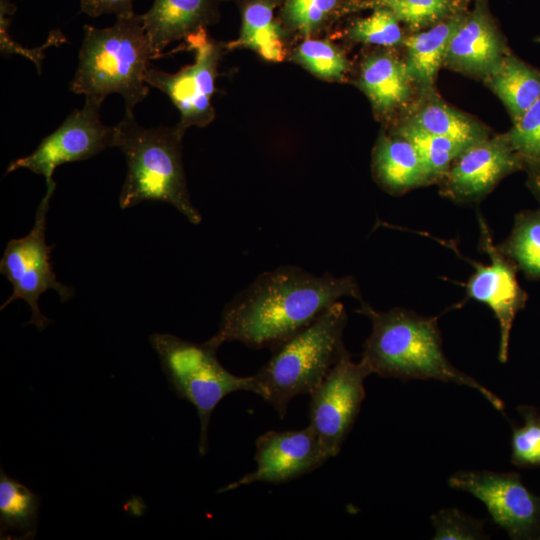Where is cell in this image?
I'll return each instance as SVG.
<instances>
[{
	"label": "cell",
	"instance_id": "277c9868",
	"mask_svg": "<svg viewBox=\"0 0 540 540\" xmlns=\"http://www.w3.org/2000/svg\"><path fill=\"white\" fill-rule=\"evenodd\" d=\"M177 127L145 128L133 111L124 112L115 125V147L124 155L127 173L119 206L127 209L143 201L172 205L192 224L201 214L191 201L182 163V138Z\"/></svg>",
	"mask_w": 540,
	"mask_h": 540
},
{
	"label": "cell",
	"instance_id": "9c48e42d",
	"mask_svg": "<svg viewBox=\"0 0 540 540\" xmlns=\"http://www.w3.org/2000/svg\"><path fill=\"white\" fill-rule=\"evenodd\" d=\"M102 103L85 99L82 108L73 110L51 134L44 137L33 152L10 162L6 174L18 169L42 175L46 187L56 186L53 174L57 167L87 160L115 147V125L101 120Z\"/></svg>",
	"mask_w": 540,
	"mask_h": 540
},
{
	"label": "cell",
	"instance_id": "484cf974",
	"mask_svg": "<svg viewBox=\"0 0 540 540\" xmlns=\"http://www.w3.org/2000/svg\"><path fill=\"white\" fill-rule=\"evenodd\" d=\"M397 134L415 146L431 182L442 178L453 161L468 147L450 138L426 132L412 122L399 128Z\"/></svg>",
	"mask_w": 540,
	"mask_h": 540
},
{
	"label": "cell",
	"instance_id": "ffe728a7",
	"mask_svg": "<svg viewBox=\"0 0 540 540\" xmlns=\"http://www.w3.org/2000/svg\"><path fill=\"white\" fill-rule=\"evenodd\" d=\"M466 15L454 13L429 29L404 38L406 66L413 81L431 87L437 71L444 63L450 40Z\"/></svg>",
	"mask_w": 540,
	"mask_h": 540
},
{
	"label": "cell",
	"instance_id": "7402d4cb",
	"mask_svg": "<svg viewBox=\"0 0 540 540\" xmlns=\"http://www.w3.org/2000/svg\"><path fill=\"white\" fill-rule=\"evenodd\" d=\"M40 497L18 480L0 470V535L1 539L19 535L32 539L37 532Z\"/></svg>",
	"mask_w": 540,
	"mask_h": 540
},
{
	"label": "cell",
	"instance_id": "e575fe53",
	"mask_svg": "<svg viewBox=\"0 0 540 540\" xmlns=\"http://www.w3.org/2000/svg\"><path fill=\"white\" fill-rule=\"evenodd\" d=\"M528 170V185L540 204V163H528L525 165Z\"/></svg>",
	"mask_w": 540,
	"mask_h": 540
},
{
	"label": "cell",
	"instance_id": "44dd1931",
	"mask_svg": "<svg viewBox=\"0 0 540 540\" xmlns=\"http://www.w3.org/2000/svg\"><path fill=\"white\" fill-rule=\"evenodd\" d=\"M488 76L489 85L509 110L513 122L540 98V72L512 54L505 55Z\"/></svg>",
	"mask_w": 540,
	"mask_h": 540
},
{
	"label": "cell",
	"instance_id": "ac0fdd59",
	"mask_svg": "<svg viewBox=\"0 0 540 540\" xmlns=\"http://www.w3.org/2000/svg\"><path fill=\"white\" fill-rule=\"evenodd\" d=\"M236 3L241 11L240 35L226 46L252 49L268 61L284 60L288 31L275 17L280 0H236Z\"/></svg>",
	"mask_w": 540,
	"mask_h": 540
},
{
	"label": "cell",
	"instance_id": "7a4b0ae2",
	"mask_svg": "<svg viewBox=\"0 0 540 540\" xmlns=\"http://www.w3.org/2000/svg\"><path fill=\"white\" fill-rule=\"evenodd\" d=\"M360 304L357 312L368 317L372 324L361 360L372 374L401 380L435 379L467 386L503 412L500 398L458 370L444 355L437 317H423L402 308L377 311L363 300Z\"/></svg>",
	"mask_w": 540,
	"mask_h": 540
},
{
	"label": "cell",
	"instance_id": "ba28073f",
	"mask_svg": "<svg viewBox=\"0 0 540 540\" xmlns=\"http://www.w3.org/2000/svg\"><path fill=\"white\" fill-rule=\"evenodd\" d=\"M185 42L186 49L194 52L192 64L175 73L150 65L145 75L147 84L166 94L178 109L180 120L176 126L183 133L191 126L203 127L213 121L211 99L222 57L221 44L210 38L206 28L188 36Z\"/></svg>",
	"mask_w": 540,
	"mask_h": 540
},
{
	"label": "cell",
	"instance_id": "1f68e13d",
	"mask_svg": "<svg viewBox=\"0 0 540 540\" xmlns=\"http://www.w3.org/2000/svg\"><path fill=\"white\" fill-rule=\"evenodd\" d=\"M435 540H474L486 538L482 522L454 508L442 509L431 517Z\"/></svg>",
	"mask_w": 540,
	"mask_h": 540
},
{
	"label": "cell",
	"instance_id": "52a82bcc",
	"mask_svg": "<svg viewBox=\"0 0 540 540\" xmlns=\"http://www.w3.org/2000/svg\"><path fill=\"white\" fill-rule=\"evenodd\" d=\"M55 188L46 187L37 206L32 229L24 237L9 240L0 260V273L12 285V294L0 310L17 299L24 300L31 310L27 324L35 325L40 332L52 323L40 311L38 300L41 294L53 289L61 302L68 301L74 295L73 288L57 280L50 258L54 245L46 243V220Z\"/></svg>",
	"mask_w": 540,
	"mask_h": 540
},
{
	"label": "cell",
	"instance_id": "83f0119b",
	"mask_svg": "<svg viewBox=\"0 0 540 540\" xmlns=\"http://www.w3.org/2000/svg\"><path fill=\"white\" fill-rule=\"evenodd\" d=\"M299 63L315 76L329 81H340L348 71L343 52L328 40L305 38L292 54Z\"/></svg>",
	"mask_w": 540,
	"mask_h": 540
},
{
	"label": "cell",
	"instance_id": "3957f363",
	"mask_svg": "<svg viewBox=\"0 0 540 540\" xmlns=\"http://www.w3.org/2000/svg\"><path fill=\"white\" fill-rule=\"evenodd\" d=\"M153 59L141 14L117 17L105 28L86 24L71 90L101 103L119 94L133 111L149 94L145 75Z\"/></svg>",
	"mask_w": 540,
	"mask_h": 540
},
{
	"label": "cell",
	"instance_id": "2e32d148",
	"mask_svg": "<svg viewBox=\"0 0 540 540\" xmlns=\"http://www.w3.org/2000/svg\"><path fill=\"white\" fill-rule=\"evenodd\" d=\"M502 40L484 5L478 2L453 34L444 63L489 75L505 55Z\"/></svg>",
	"mask_w": 540,
	"mask_h": 540
},
{
	"label": "cell",
	"instance_id": "f546056e",
	"mask_svg": "<svg viewBox=\"0 0 540 540\" xmlns=\"http://www.w3.org/2000/svg\"><path fill=\"white\" fill-rule=\"evenodd\" d=\"M518 411L523 425L513 427L511 461L522 468L540 467V409L523 405Z\"/></svg>",
	"mask_w": 540,
	"mask_h": 540
},
{
	"label": "cell",
	"instance_id": "5b68a950",
	"mask_svg": "<svg viewBox=\"0 0 540 540\" xmlns=\"http://www.w3.org/2000/svg\"><path fill=\"white\" fill-rule=\"evenodd\" d=\"M347 313L335 303L308 326L271 348L269 360L252 375L254 390L280 418L289 402L311 394L347 350L343 333Z\"/></svg>",
	"mask_w": 540,
	"mask_h": 540
},
{
	"label": "cell",
	"instance_id": "d6986e66",
	"mask_svg": "<svg viewBox=\"0 0 540 540\" xmlns=\"http://www.w3.org/2000/svg\"><path fill=\"white\" fill-rule=\"evenodd\" d=\"M412 82L406 63L389 53L372 55L361 67L359 85L374 109L382 114L409 99Z\"/></svg>",
	"mask_w": 540,
	"mask_h": 540
},
{
	"label": "cell",
	"instance_id": "836d02e7",
	"mask_svg": "<svg viewBox=\"0 0 540 540\" xmlns=\"http://www.w3.org/2000/svg\"><path fill=\"white\" fill-rule=\"evenodd\" d=\"M81 12L90 17H98L103 14H114L117 17H125L135 14L134 0H79Z\"/></svg>",
	"mask_w": 540,
	"mask_h": 540
},
{
	"label": "cell",
	"instance_id": "603a6c76",
	"mask_svg": "<svg viewBox=\"0 0 540 540\" xmlns=\"http://www.w3.org/2000/svg\"><path fill=\"white\" fill-rule=\"evenodd\" d=\"M355 0H284L279 20L304 38L325 30L339 17L355 12Z\"/></svg>",
	"mask_w": 540,
	"mask_h": 540
},
{
	"label": "cell",
	"instance_id": "9a60e30c",
	"mask_svg": "<svg viewBox=\"0 0 540 540\" xmlns=\"http://www.w3.org/2000/svg\"><path fill=\"white\" fill-rule=\"evenodd\" d=\"M221 0H154L141 14L142 23L155 58L169 44L185 40L220 18Z\"/></svg>",
	"mask_w": 540,
	"mask_h": 540
},
{
	"label": "cell",
	"instance_id": "d6a6232c",
	"mask_svg": "<svg viewBox=\"0 0 540 540\" xmlns=\"http://www.w3.org/2000/svg\"><path fill=\"white\" fill-rule=\"evenodd\" d=\"M1 13H0V19H1V52L3 54H19L23 55L27 58H29L37 67L38 72H41V64L42 60L44 59V51L54 45V44H60L63 41H65L64 35L58 31L55 30L52 32L48 40L44 45L41 47L30 50L28 48H25L18 44L17 42H14L12 40V37L9 34L8 27L11 22V15L15 11V6L10 3L8 0H1Z\"/></svg>",
	"mask_w": 540,
	"mask_h": 540
},
{
	"label": "cell",
	"instance_id": "4fadbf2b",
	"mask_svg": "<svg viewBox=\"0 0 540 540\" xmlns=\"http://www.w3.org/2000/svg\"><path fill=\"white\" fill-rule=\"evenodd\" d=\"M329 458L309 425L300 430H270L256 440V469L218 492L231 491L257 482L285 483L311 473Z\"/></svg>",
	"mask_w": 540,
	"mask_h": 540
},
{
	"label": "cell",
	"instance_id": "7c38bea8",
	"mask_svg": "<svg viewBox=\"0 0 540 540\" xmlns=\"http://www.w3.org/2000/svg\"><path fill=\"white\" fill-rule=\"evenodd\" d=\"M479 226L480 248L488 255L490 262L486 265L474 264L475 271L466 283V295L493 311L500 327L498 357L500 362L505 363L513 322L516 314L526 306L528 294L518 283L517 267L494 245L489 227L481 216Z\"/></svg>",
	"mask_w": 540,
	"mask_h": 540
},
{
	"label": "cell",
	"instance_id": "30bf717a",
	"mask_svg": "<svg viewBox=\"0 0 540 540\" xmlns=\"http://www.w3.org/2000/svg\"><path fill=\"white\" fill-rule=\"evenodd\" d=\"M372 372L345 350L322 382L310 394L309 426L328 456L335 457L351 431L366 392L365 379Z\"/></svg>",
	"mask_w": 540,
	"mask_h": 540
},
{
	"label": "cell",
	"instance_id": "4dcf8cb0",
	"mask_svg": "<svg viewBox=\"0 0 540 540\" xmlns=\"http://www.w3.org/2000/svg\"><path fill=\"white\" fill-rule=\"evenodd\" d=\"M512 149L528 163H540V98L504 135Z\"/></svg>",
	"mask_w": 540,
	"mask_h": 540
},
{
	"label": "cell",
	"instance_id": "cb8c5ba5",
	"mask_svg": "<svg viewBox=\"0 0 540 540\" xmlns=\"http://www.w3.org/2000/svg\"><path fill=\"white\" fill-rule=\"evenodd\" d=\"M498 249L529 280H540V207L514 217L509 236Z\"/></svg>",
	"mask_w": 540,
	"mask_h": 540
},
{
	"label": "cell",
	"instance_id": "8992f818",
	"mask_svg": "<svg viewBox=\"0 0 540 540\" xmlns=\"http://www.w3.org/2000/svg\"><path fill=\"white\" fill-rule=\"evenodd\" d=\"M148 339L171 389L197 411L200 421L198 451L204 456L208 450V426L213 411L231 393L253 392L252 375L241 377L229 372L218 361L217 350L206 342L193 343L168 333H153Z\"/></svg>",
	"mask_w": 540,
	"mask_h": 540
},
{
	"label": "cell",
	"instance_id": "5bb4252c",
	"mask_svg": "<svg viewBox=\"0 0 540 540\" xmlns=\"http://www.w3.org/2000/svg\"><path fill=\"white\" fill-rule=\"evenodd\" d=\"M525 168L524 160L504 136L469 145L453 161L443 179L442 192L457 202H475L505 176Z\"/></svg>",
	"mask_w": 540,
	"mask_h": 540
},
{
	"label": "cell",
	"instance_id": "6da1fadb",
	"mask_svg": "<svg viewBox=\"0 0 540 540\" xmlns=\"http://www.w3.org/2000/svg\"><path fill=\"white\" fill-rule=\"evenodd\" d=\"M344 297L362 301L352 276L280 266L261 273L225 305L218 331L206 343L216 350L234 341L253 349L272 348Z\"/></svg>",
	"mask_w": 540,
	"mask_h": 540
},
{
	"label": "cell",
	"instance_id": "e0dca14e",
	"mask_svg": "<svg viewBox=\"0 0 540 540\" xmlns=\"http://www.w3.org/2000/svg\"><path fill=\"white\" fill-rule=\"evenodd\" d=\"M373 172L378 183L392 194H401L430 183L415 146L400 135H383L373 153Z\"/></svg>",
	"mask_w": 540,
	"mask_h": 540
},
{
	"label": "cell",
	"instance_id": "f1b7e54d",
	"mask_svg": "<svg viewBox=\"0 0 540 540\" xmlns=\"http://www.w3.org/2000/svg\"><path fill=\"white\" fill-rule=\"evenodd\" d=\"M400 21L386 8H374L364 18H359L347 28V36L365 44L395 46L403 43Z\"/></svg>",
	"mask_w": 540,
	"mask_h": 540
},
{
	"label": "cell",
	"instance_id": "8fae6325",
	"mask_svg": "<svg viewBox=\"0 0 540 540\" xmlns=\"http://www.w3.org/2000/svg\"><path fill=\"white\" fill-rule=\"evenodd\" d=\"M487 507L492 519L512 539H540V496L533 494L517 473L458 471L448 480Z\"/></svg>",
	"mask_w": 540,
	"mask_h": 540
},
{
	"label": "cell",
	"instance_id": "4316f807",
	"mask_svg": "<svg viewBox=\"0 0 540 540\" xmlns=\"http://www.w3.org/2000/svg\"><path fill=\"white\" fill-rule=\"evenodd\" d=\"M457 0H355V12L386 8L412 29H419L453 15Z\"/></svg>",
	"mask_w": 540,
	"mask_h": 540
},
{
	"label": "cell",
	"instance_id": "d4e9b609",
	"mask_svg": "<svg viewBox=\"0 0 540 540\" xmlns=\"http://www.w3.org/2000/svg\"><path fill=\"white\" fill-rule=\"evenodd\" d=\"M411 122L426 132L468 146L484 139L480 128L470 119L440 101L424 105Z\"/></svg>",
	"mask_w": 540,
	"mask_h": 540
}]
</instances>
